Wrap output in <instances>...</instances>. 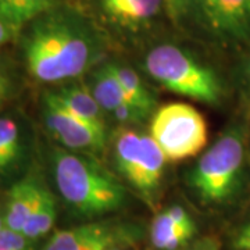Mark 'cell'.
<instances>
[{"instance_id":"obj_1","label":"cell","mask_w":250,"mask_h":250,"mask_svg":"<svg viewBox=\"0 0 250 250\" xmlns=\"http://www.w3.org/2000/svg\"><path fill=\"white\" fill-rule=\"evenodd\" d=\"M102 54L95 29L71 11H49L34 20L24 38L29 75L43 83H60L88 72Z\"/></svg>"},{"instance_id":"obj_2","label":"cell","mask_w":250,"mask_h":250,"mask_svg":"<svg viewBox=\"0 0 250 250\" xmlns=\"http://www.w3.org/2000/svg\"><path fill=\"white\" fill-rule=\"evenodd\" d=\"M52 166L64 202L82 217L103 215L124 205L125 188L95 157L56 147Z\"/></svg>"},{"instance_id":"obj_3","label":"cell","mask_w":250,"mask_h":250,"mask_svg":"<svg viewBox=\"0 0 250 250\" xmlns=\"http://www.w3.org/2000/svg\"><path fill=\"white\" fill-rule=\"evenodd\" d=\"M145 70L172 93L206 104H217L223 96L218 75L192 54L175 45H159L145 57Z\"/></svg>"},{"instance_id":"obj_4","label":"cell","mask_w":250,"mask_h":250,"mask_svg":"<svg viewBox=\"0 0 250 250\" xmlns=\"http://www.w3.org/2000/svg\"><path fill=\"white\" fill-rule=\"evenodd\" d=\"M243 160V135L238 128H233L221 135L199 157L189 175L190 187L203 203H224L239 185Z\"/></svg>"},{"instance_id":"obj_5","label":"cell","mask_w":250,"mask_h":250,"mask_svg":"<svg viewBox=\"0 0 250 250\" xmlns=\"http://www.w3.org/2000/svg\"><path fill=\"white\" fill-rule=\"evenodd\" d=\"M150 136L167 161L195 157L208 141L205 117L188 103H168L159 107L150 121Z\"/></svg>"},{"instance_id":"obj_6","label":"cell","mask_w":250,"mask_h":250,"mask_svg":"<svg viewBox=\"0 0 250 250\" xmlns=\"http://www.w3.org/2000/svg\"><path fill=\"white\" fill-rule=\"evenodd\" d=\"M43 120L50 135L71 152H102L107 143V134L71 114L54 99L52 92L43 96Z\"/></svg>"},{"instance_id":"obj_7","label":"cell","mask_w":250,"mask_h":250,"mask_svg":"<svg viewBox=\"0 0 250 250\" xmlns=\"http://www.w3.org/2000/svg\"><path fill=\"white\" fill-rule=\"evenodd\" d=\"M197 13L213 35L227 41L250 38V0H203Z\"/></svg>"},{"instance_id":"obj_8","label":"cell","mask_w":250,"mask_h":250,"mask_svg":"<svg viewBox=\"0 0 250 250\" xmlns=\"http://www.w3.org/2000/svg\"><path fill=\"white\" fill-rule=\"evenodd\" d=\"M88 88L106 116L113 117V120L121 126H134L146 118L128 100L108 62L93 70Z\"/></svg>"},{"instance_id":"obj_9","label":"cell","mask_w":250,"mask_h":250,"mask_svg":"<svg viewBox=\"0 0 250 250\" xmlns=\"http://www.w3.org/2000/svg\"><path fill=\"white\" fill-rule=\"evenodd\" d=\"M166 163V156L163 154L159 145L153 141L149 134H142L141 156L131 187L143 197L147 205L153 206L156 202L157 193L160 190Z\"/></svg>"},{"instance_id":"obj_10","label":"cell","mask_w":250,"mask_h":250,"mask_svg":"<svg viewBox=\"0 0 250 250\" xmlns=\"http://www.w3.org/2000/svg\"><path fill=\"white\" fill-rule=\"evenodd\" d=\"M41 187L42 182L35 175H27L11 185L3 203L4 228L14 232H22L35 208Z\"/></svg>"},{"instance_id":"obj_11","label":"cell","mask_w":250,"mask_h":250,"mask_svg":"<svg viewBox=\"0 0 250 250\" xmlns=\"http://www.w3.org/2000/svg\"><path fill=\"white\" fill-rule=\"evenodd\" d=\"M54 99L71 114L88 123L93 128L107 134L106 113L102 110L88 86L82 83L62 85L60 89L52 92Z\"/></svg>"},{"instance_id":"obj_12","label":"cell","mask_w":250,"mask_h":250,"mask_svg":"<svg viewBox=\"0 0 250 250\" xmlns=\"http://www.w3.org/2000/svg\"><path fill=\"white\" fill-rule=\"evenodd\" d=\"M100 9L114 24L138 29L149 24L164 6V0H99Z\"/></svg>"},{"instance_id":"obj_13","label":"cell","mask_w":250,"mask_h":250,"mask_svg":"<svg viewBox=\"0 0 250 250\" xmlns=\"http://www.w3.org/2000/svg\"><path fill=\"white\" fill-rule=\"evenodd\" d=\"M196 233V225L175 223L164 208L157 213L150 225V241L159 250H177Z\"/></svg>"},{"instance_id":"obj_14","label":"cell","mask_w":250,"mask_h":250,"mask_svg":"<svg viewBox=\"0 0 250 250\" xmlns=\"http://www.w3.org/2000/svg\"><path fill=\"white\" fill-rule=\"evenodd\" d=\"M110 229L106 224L89 223L68 229H60L52 235L43 250H88Z\"/></svg>"},{"instance_id":"obj_15","label":"cell","mask_w":250,"mask_h":250,"mask_svg":"<svg viewBox=\"0 0 250 250\" xmlns=\"http://www.w3.org/2000/svg\"><path fill=\"white\" fill-rule=\"evenodd\" d=\"M57 0H0V17L17 36L29 21L52 11Z\"/></svg>"},{"instance_id":"obj_16","label":"cell","mask_w":250,"mask_h":250,"mask_svg":"<svg viewBox=\"0 0 250 250\" xmlns=\"http://www.w3.org/2000/svg\"><path fill=\"white\" fill-rule=\"evenodd\" d=\"M142 147V134L132 126H121L114 136V163L118 172L129 184L135 177Z\"/></svg>"},{"instance_id":"obj_17","label":"cell","mask_w":250,"mask_h":250,"mask_svg":"<svg viewBox=\"0 0 250 250\" xmlns=\"http://www.w3.org/2000/svg\"><path fill=\"white\" fill-rule=\"evenodd\" d=\"M57 217V205L53 192L42 184L35 208L22 229V235L31 242L42 239L52 231Z\"/></svg>"},{"instance_id":"obj_18","label":"cell","mask_w":250,"mask_h":250,"mask_svg":"<svg viewBox=\"0 0 250 250\" xmlns=\"http://www.w3.org/2000/svg\"><path fill=\"white\" fill-rule=\"evenodd\" d=\"M108 64L118 82L121 83L128 100L143 116H150L156 107V99L152 90L146 88V85L143 83L138 72L124 64H118V62H108Z\"/></svg>"},{"instance_id":"obj_19","label":"cell","mask_w":250,"mask_h":250,"mask_svg":"<svg viewBox=\"0 0 250 250\" xmlns=\"http://www.w3.org/2000/svg\"><path fill=\"white\" fill-rule=\"evenodd\" d=\"M22 157V139L17 123L10 117H0V175L17 167Z\"/></svg>"},{"instance_id":"obj_20","label":"cell","mask_w":250,"mask_h":250,"mask_svg":"<svg viewBox=\"0 0 250 250\" xmlns=\"http://www.w3.org/2000/svg\"><path fill=\"white\" fill-rule=\"evenodd\" d=\"M203 0H164V7L168 17L178 22L190 11H197Z\"/></svg>"},{"instance_id":"obj_21","label":"cell","mask_w":250,"mask_h":250,"mask_svg":"<svg viewBox=\"0 0 250 250\" xmlns=\"http://www.w3.org/2000/svg\"><path fill=\"white\" fill-rule=\"evenodd\" d=\"M34 243L22 233L4 228L0 232V250H34Z\"/></svg>"},{"instance_id":"obj_22","label":"cell","mask_w":250,"mask_h":250,"mask_svg":"<svg viewBox=\"0 0 250 250\" xmlns=\"http://www.w3.org/2000/svg\"><path fill=\"white\" fill-rule=\"evenodd\" d=\"M232 246L235 250H250V223L243 225L236 232Z\"/></svg>"},{"instance_id":"obj_23","label":"cell","mask_w":250,"mask_h":250,"mask_svg":"<svg viewBox=\"0 0 250 250\" xmlns=\"http://www.w3.org/2000/svg\"><path fill=\"white\" fill-rule=\"evenodd\" d=\"M113 242H114V232L110 231V232L106 233L104 236H102L99 241L95 242L88 250H107L111 248Z\"/></svg>"},{"instance_id":"obj_24","label":"cell","mask_w":250,"mask_h":250,"mask_svg":"<svg viewBox=\"0 0 250 250\" xmlns=\"http://www.w3.org/2000/svg\"><path fill=\"white\" fill-rule=\"evenodd\" d=\"M190 250H221V246L215 238H205L203 241L197 242Z\"/></svg>"},{"instance_id":"obj_25","label":"cell","mask_w":250,"mask_h":250,"mask_svg":"<svg viewBox=\"0 0 250 250\" xmlns=\"http://www.w3.org/2000/svg\"><path fill=\"white\" fill-rule=\"evenodd\" d=\"M14 36H16L14 35V32L10 29L9 25L1 20V17H0V47L4 46L6 43H9Z\"/></svg>"},{"instance_id":"obj_26","label":"cell","mask_w":250,"mask_h":250,"mask_svg":"<svg viewBox=\"0 0 250 250\" xmlns=\"http://www.w3.org/2000/svg\"><path fill=\"white\" fill-rule=\"evenodd\" d=\"M10 92V82L7 77L0 70V104L7 99Z\"/></svg>"},{"instance_id":"obj_27","label":"cell","mask_w":250,"mask_h":250,"mask_svg":"<svg viewBox=\"0 0 250 250\" xmlns=\"http://www.w3.org/2000/svg\"><path fill=\"white\" fill-rule=\"evenodd\" d=\"M4 229V210H3V203L0 202V232Z\"/></svg>"},{"instance_id":"obj_28","label":"cell","mask_w":250,"mask_h":250,"mask_svg":"<svg viewBox=\"0 0 250 250\" xmlns=\"http://www.w3.org/2000/svg\"><path fill=\"white\" fill-rule=\"evenodd\" d=\"M248 75H249V80H250V62H249V65H248Z\"/></svg>"},{"instance_id":"obj_29","label":"cell","mask_w":250,"mask_h":250,"mask_svg":"<svg viewBox=\"0 0 250 250\" xmlns=\"http://www.w3.org/2000/svg\"><path fill=\"white\" fill-rule=\"evenodd\" d=\"M107 250H120V249H113V248H110V249H107Z\"/></svg>"}]
</instances>
